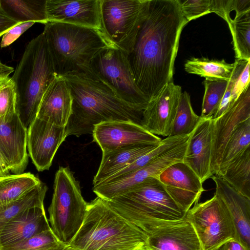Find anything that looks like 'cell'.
Masks as SVG:
<instances>
[{"label": "cell", "mask_w": 250, "mask_h": 250, "mask_svg": "<svg viewBox=\"0 0 250 250\" xmlns=\"http://www.w3.org/2000/svg\"><path fill=\"white\" fill-rule=\"evenodd\" d=\"M188 22L177 0H149L146 16L127 55L135 83L149 100L173 82L180 38Z\"/></svg>", "instance_id": "cell-1"}, {"label": "cell", "mask_w": 250, "mask_h": 250, "mask_svg": "<svg viewBox=\"0 0 250 250\" xmlns=\"http://www.w3.org/2000/svg\"><path fill=\"white\" fill-rule=\"evenodd\" d=\"M62 77L72 99L65 127L66 137L92 134L96 125L105 122L128 121L142 125L143 110L122 100L99 79L83 74Z\"/></svg>", "instance_id": "cell-2"}, {"label": "cell", "mask_w": 250, "mask_h": 250, "mask_svg": "<svg viewBox=\"0 0 250 250\" xmlns=\"http://www.w3.org/2000/svg\"><path fill=\"white\" fill-rule=\"evenodd\" d=\"M43 33L58 77L85 75L98 79L91 70L94 57L103 49L114 46L96 29L67 23L48 22Z\"/></svg>", "instance_id": "cell-3"}, {"label": "cell", "mask_w": 250, "mask_h": 250, "mask_svg": "<svg viewBox=\"0 0 250 250\" xmlns=\"http://www.w3.org/2000/svg\"><path fill=\"white\" fill-rule=\"evenodd\" d=\"M147 235L97 197L68 245L78 250H146Z\"/></svg>", "instance_id": "cell-4"}, {"label": "cell", "mask_w": 250, "mask_h": 250, "mask_svg": "<svg viewBox=\"0 0 250 250\" xmlns=\"http://www.w3.org/2000/svg\"><path fill=\"white\" fill-rule=\"evenodd\" d=\"M109 206L147 233L151 229L185 219L158 177L147 179L109 201Z\"/></svg>", "instance_id": "cell-5"}, {"label": "cell", "mask_w": 250, "mask_h": 250, "mask_svg": "<svg viewBox=\"0 0 250 250\" xmlns=\"http://www.w3.org/2000/svg\"><path fill=\"white\" fill-rule=\"evenodd\" d=\"M57 77L42 32L26 46L11 77L20 116L26 127L36 117L44 93Z\"/></svg>", "instance_id": "cell-6"}, {"label": "cell", "mask_w": 250, "mask_h": 250, "mask_svg": "<svg viewBox=\"0 0 250 250\" xmlns=\"http://www.w3.org/2000/svg\"><path fill=\"white\" fill-rule=\"evenodd\" d=\"M87 207L73 173L67 167H60L48 209L50 228L60 242L69 244L83 224Z\"/></svg>", "instance_id": "cell-7"}, {"label": "cell", "mask_w": 250, "mask_h": 250, "mask_svg": "<svg viewBox=\"0 0 250 250\" xmlns=\"http://www.w3.org/2000/svg\"><path fill=\"white\" fill-rule=\"evenodd\" d=\"M149 0H101L103 32L115 47L132 51L147 12Z\"/></svg>", "instance_id": "cell-8"}, {"label": "cell", "mask_w": 250, "mask_h": 250, "mask_svg": "<svg viewBox=\"0 0 250 250\" xmlns=\"http://www.w3.org/2000/svg\"><path fill=\"white\" fill-rule=\"evenodd\" d=\"M90 67L95 76L120 98L145 109L149 100L137 86L125 52L114 46L105 48L94 57Z\"/></svg>", "instance_id": "cell-9"}, {"label": "cell", "mask_w": 250, "mask_h": 250, "mask_svg": "<svg viewBox=\"0 0 250 250\" xmlns=\"http://www.w3.org/2000/svg\"><path fill=\"white\" fill-rule=\"evenodd\" d=\"M185 219L194 228L203 250H215L235 239L232 218L223 202L214 193L204 202H197L186 213Z\"/></svg>", "instance_id": "cell-10"}, {"label": "cell", "mask_w": 250, "mask_h": 250, "mask_svg": "<svg viewBox=\"0 0 250 250\" xmlns=\"http://www.w3.org/2000/svg\"><path fill=\"white\" fill-rule=\"evenodd\" d=\"M189 136L141 168L93 186V192L98 197L109 201L147 179L158 177L170 165L183 161Z\"/></svg>", "instance_id": "cell-11"}, {"label": "cell", "mask_w": 250, "mask_h": 250, "mask_svg": "<svg viewBox=\"0 0 250 250\" xmlns=\"http://www.w3.org/2000/svg\"><path fill=\"white\" fill-rule=\"evenodd\" d=\"M92 135L93 141L102 152L133 145L156 146L162 139L141 125L128 121H110L96 125Z\"/></svg>", "instance_id": "cell-12"}, {"label": "cell", "mask_w": 250, "mask_h": 250, "mask_svg": "<svg viewBox=\"0 0 250 250\" xmlns=\"http://www.w3.org/2000/svg\"><path fill=\"white\" fill-rule=\"evenodd\" d=\"M27 128L19 110L6 117H0V156L9 170L23 173L28 162Z\"/></svg>", "instance_id": "cell-13"}, {"label": "cell", "mask_w": 250, "mask_h": 250, "mask_svg": "<svg viewBox=\"0 0 250 250\" xmlns=\"http://www.w3.org/2000/svg\"><path fill=\"white\" fill-rule=\"evenodd\" d=\"M66 137L65 127L37 118L27 129V149L39 171L48 170L60 145Z\"/></svg>", "instance_id": "cell-14"}, {"label": "cell", "mask_w": 250, "mask_h": 250, "mask_svg": "<svg viewBox=\"0 0 250 250\" xmlns=\"http://www.w3.org/2000/svg\"><path fill=\"white\" fill-rule=\"evenodd\" d=\"M158 178L174 202L186 213L199 202L205 191L199 177L183 161L170 165Z\"/></svg>", "instance_id": "cell-15"}, {"label": "cell", "mask_w": 250, "mask_h": 250, "mask_svg": "<svg viewBox=\"0 0 250 250\" xmlns=\"http://www.w3.org/2000/svg\"><path fill=\"white\" fill-rule=\"evenodd\" d=\"M181 93L180 86L167 83L143 110L142 126L154 135L168 137Z\"/></svg>", "instance_id": "cell-16"}, {"label": "cell", "mask_w": 250, "mask_h": 250, "mask_svg": "<svg viewBox=\"0 0 250 250\" xmlns=\"http://www.w3.org/2000/svg\"><path fill=\"white\" fill-rule=\"evenodd\" d=\"M101 0H46L48 22L73 24L103 32Z\"/></svg>", "instance_id": "cell-17"}, {"label": "cell", "mask_w": 250, "mask_h": 250, "mask_svg": "<svg viewBox=\"0 0 250 250\" xmlns=\"http://www.w3.org/2000/svg\"><path fill=\"white\" fill-rule=\"evenodd\" d=\"M250 118V88L248 86L232 105L218 118L213 120L211 168L218 174L223 152L230 136L243 122Z\"/></svg>", "instance_id": "cell-18"}, {"label": "cell", "mask_w": 250, "mask_h": 250, "mask_svg": "<svg viewBox=\"0 0 250 250\" xmlns=\"http://www.w3.org/2000/svg\"><path fill=\"white\" fill-rule=\"evenodd\" d=\"M146 250H203L195 230L186 219L151 229Z\"/></svg>", "instance_id": "cell-19"}, {"label": "cell", "mask_w": 250, "mask_h": 250, "mask_svg": "<svg viewBox=\"0 0 250 250\" xmlns=\"http://www.w3.org/2000/svg\"><path fill=\"white\" fill-rule=\"evenodd\" d=\"M212 131V119L201 118L190 134L183 160L203 183L213 176L211 168Z\"/></svg>", "instance_id": "cell-20"}, {"label": "cell", "mask_w": 250, "mask_h": 250, "mask_svg": "<svg viewBox=\"0 0 250 250\" xmlns=\"http://www.w3.org/2000/svg\"><path fill=\"white\" fill-rule=\"evenodd\" d=\"M216 185L215 194L225 205L233 220L235 240L246 250H250V198L237 192L221 177H212Z\"/></svg>", "instance_id": "cell-21"}, {"label": "cell", "mask_w": 250, "mask_h": 250, "mask_svg": "<svg viewBox=\"0 0 250 250\" xmlns=\"http://www.w3.org/2000/svg\"><path fill=\"white\" fill-rule=\"evenodd\" d=\"M51 229L44 206L27 208L17 214L0 233V249Z\"/></svg>", "instance_id": "cell-22"}, {"label": "cell", "mask_w": 250, "mask_h": 250, "mask_svg": "<svg viewBox=\"0 0 250 250\" xmlns=\"http://www.w3.org/2000/svg\"><path fill=\"white\" fill-rule=\"evenodd\" d=\"M70 89L63 77H57L44 93L36 118L65 127L72 111Z\"/></svg>", "instance_id": "cell-23"}, {"label": "cell", "mask_w": 250, "mask_h": 250, "mask_svg": "<svg viewBox=\"0 0 250 250\" xmlns=\"http://www.w3.org/2000/svg\"><path fill=\"white\" fill-rule=\"evenodd\" d=\"M157 146H129L102 152L101 162L93 180V186L106 180Z\"/></svg>", "instance_id": "cell-24"}, {"label": "cell", "mask_w": 250, "mask_h": 250, "mask_svg": "<svg viewBox=\"0 0 250 250\" xmlns=\"http://www.w3.org/2000/svg\"><path fill=\"white\" fill-rule=\"evenodd\" d=\"M46 0H0L5 13L19 23L27 21L48 22L46 12Z\"/></svg>", "instance_id": "cell-25"}, {"label": "cell", "mask_w": 250, "mask_h": 250, "mask_svg": "<svg viewBox=\"0 0 250 250\" xmlns=\"http://www.w3.org/2000/svg\"><path fill=\"white\" fill-rule=\"evenodd\" d=\"M236 65V62L229 63L224 60H209L208 58H191L184 65L185 71L205 78L208 81H229Z\"/></svg>", "instance_id": "cell-26"}, {"label": "cell", "mask_w": 250, "mask_h": 250, "mask_svg": "<svg viewBox=\"0 0 250 250\" xmlns=\"http://www.w3.org/2000/svg\"><path fill=\"white\" fill-rule=\"evenodd\" d=\"M42 182L30 172L8 175L0 178V206L14 202Z\"/></svg>", "instance_id": "cell-27"}, {"label": "cell", "mask_w": 250, "mask_h": 250, "mask_svg": "<svg viewBox=\"0 0 250 250\" xmlns=\"http://www.w3.org/2000/svg\"><path fill=\"white\" fill-rule=\"evenodd\" d=\"M220 177L237 192L250 198V147L233 160Z\"/></svg>", "instance_id": "cell-28"}, {"label": "cell", "mask_w": 250, "mask_h": 250, "mask_svg": "<svg viewBox=\"0 0 250 250\" xmlns=\"http://www.w3.org/2000/svg\"><path fill=\"white\" fill-rule=\"evenodd\" d=\"M47 190L46 185L42 182L19 199L0 206V233L6 224L19 213L30 208L44 206Z\"/></svg>", "instance_id": "cell-29"}, {"label": "cell", "mask_w": 250, "mask_h": 250, "mask_svg": "<svg viewBox=\"0 0 250 250\" xmlns=\"http://www.w3.org/2000/svg\"><path fill=\"white\" fill-rule=\"evenodd\" d=\"M250 147V118L240 124L225 147L217 176H221L228 166Z\"/></svg>", "instance_id": "cell-30"}, {"label": "cell", "mask_w": 250, "mask_h": 250, "mask_svg": "<svg viewBox=\"0 0 250 250\" xmlns=\"http://www.w3.org/2000/svg\"><path fill=\"white\" fill-rule=\"evenodd\" d=\"M201 119L192 108L189 94L186 91L182 92L168 136L190 134Z\"/></svg>", "instance_id": "cell-31"}, {"label": "cell", "mask_w": 250, "mask_h": 250, "mask_svg": "<svg viewBox=\"0 0 250 250\" xmlns=\"http://www.w3.org/2000/svg\"><path fill=\"white\" fill-rule=\"evenodd\" d=\"M232 37L236 59H250V12L228 23Z\"/></svg>", "instance_id": "cell-32"}, {"label": "cell", "mask_w": 250, "mask_h": 250, "mask_svg": "<svg viewBox=\"0 0 250 250\" xmlns=\"http://www.w3.org/2000/svg\"><path fill=\"white\" fill-rule=\"evenodd\" d=\"M229 83V81L226 80L204 81L205 92L202 104L201 118H213L219 108Z\"/></svg>", "instance_id": "cell-33"}, {"label": "cell", "mask_w": 250, "mask_h": 250, "mask_svg": "<svg viewBox=\"0 0 250 250\" xmlns=\"http://www.w3.org/2000/svg\"><path fill=\"white\" fill-rule=\"evenodd\" d=\"M60 242L50 229L0 250H49Z\"/></svg>", "instance_id": "cell-34"}, {"label": "cell", "mask_w": 250, "mask_h": 250, "mask_svg": "<svg viewBox=\"0 0 250 250\" xmlns=\"http://www.w3.org/2000/svg\"><path fill=\"white\" fill-rule=\"evenodd\" d=\"M15 83L9 76L0 79V117L9 116L19 111Z\"/></svg>", "instance_id": "cell-35"}, {"label": "cell", "mask_w": 250, "mask_h": 250, "mask_svg": "<svg viewBox=\"0 0 250 250\" xmlns=\"http://www.w3.org/2000/svg\"><path fill=\"white\" fill-rule=\"evenodd\" d=\"M183 16L189 22L212 13V0H177Z\"/></svg>", "instance_id": "cell-36"}, {"label": "cell", "mask_w": 250, "mask_h": 250, "mask_svg": "<svg viewBox=\"0 0 250 250\" xmlns=\"http://www.w3.org/2000/svg\"><path fill=\"white\" fill-rule=\"evenodd\" d=\"M35 23L34 21L21 22L10 29L2 35L0 47L4 48L9 46Z\"/></svg>", "instance_id": "cell-37"}, {"label": "cell", "mask_w": 250, "mask_h": 250, "mask_svg": "<svg viewBox=\"0 0 250 250\" xmlns=\"http://www.w3.org/2000/svg\"><path fill=\"white\" fill-rule=\"evenodd\" d=\"M19 23L5 13L2 8L0 2V37Z\"/></svg>", "instance_id": "cell-38"}, {"label": "cell", "mask_w": 250, "mask_h": 250, "mask_svg": "<svg viewBox=\"0 0 250 250\" xmlns=\"http://www.w3.org/2000/svg\"><path fill=\"white\" fill-rule=\"evenodd\" d=\"M231 10L236 12L237 19L250 12V0H232Z\"/></svg>", "instance_id": "cell-39"}, {"label": "cell", "mask_w": 250, "mask_h": 250, "mask_svg": "<svg viewBox=\"0 0 250 250\" xmlns=\"http://www.w3.org/2000/svg\"><path fill=\"white\" fill-rule=\"evenodd\" d=\"M227 250H246L243 246L234 239H232L225 243Z\"/></svg>", "instance_id": "cell-40"}, {"label": "cell", "mask_w": 250, "mask_h": 250, "mask_svg": "<svg viewBox=\"0 0 250 250\" xmlns=\"http://www.w3.org/2000/svg\"><path fill=\"white\" fill-rule=\"evenodd\" d=\"M14 70L13 67L3 64L0 61V79L9 77Z\"/></svg>", "instance_id": "cell-41"}, {"label": "cell", "mask_w": 250, "mask_h": 250, "mask_svg": "<svg viewBox=\"0 0 250 250\" xmlns=\"http://www.w3.org/2000/svg\"><path fill=\"white\" fill-rule=\"evenodd\" d=\"M9 172L0 156V178L9 175Z\"/></svg>", "instance_id": "cell-42"}, {"label": "cell", "mask_w": 250, "mask_h": 250, "mask_svg": "<svg viewBox=\"0 0 250 250\" xmlns=\"http://www.w3.org/2000/svg\"><path fill=\"white\" fill-rule=\"evenodd\" d=\"M49 250H78L68 245L60 242L58 245L52 248Z\"/></svg>", "instance_id": "cell-43"}, {"label": "cell", "mask_w": 250, "mask_h": 250, "mask_svg": "<svg viewBox=\"0 0 250 250\" xmlns=\"http://www.w3.org/2000/svg\"><path fill=\"white\" fill-rule=\"evenodd\" d=\"M215 250H227V249L226 246L224 244L223 245H222L221 247H220L218 248H217V249H216Z\"/></svg>", "instance_id": "cell-44"}]
</instances>
